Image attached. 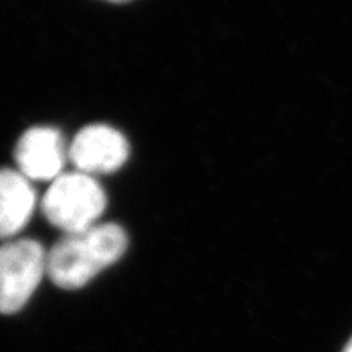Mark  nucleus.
<instances>
[{
    "label": "nucleus",
    "mask_w": 352,
    "mask_h": 352,
    "mask_svg": "<svg viewBox=\"0 0 352 352\" xmlns=\"http://www.w3.org/2000/svg\"><path fill=\"white\" fill-rule=\"evenodd\" d=\"M69 151L60 132L52 127H33L21 135L15 148L19 171L28 179L50 182L60 176Z\"/></svg>",
    "instance_id": "39448f33"
},
{
    "label": "nucleus",
    "mask_w": 352,
    "mask_h": 352,
    "mask_svg": "<svg viewBox=\"0 0 352 352\" xmlns=\"http://www.w3.org/2000/svg\"><path fill=\"white\" fill-rule=\"evenodd\" d=\"M129 145L120 131L104 124L83 127L69 147V157L80 173H109L127 160Z\"/></svg>",
    "instance_id": "20e7f679"
},
{
    "label": "nucleus",
    "mask_w": 352,
    "mask_h": 352,
    "mask_svg": "<svg viewBox=\"0 0 352 352\" xmlns=\"http://www.w3.org/2000/svg\"><path fill=\"white\" fill-rule=\"evenodd\" d=\"M36 196L32 183L16 170H0V239L23 230L32 217Z\"/></svg>",
    "instance_id": "423d86ee"
},
{
    "label": "nucleus",
    "mask_w": 352,
    "mask_h": 352,
    "mask_svg": "<svg viewBox=\"0 0 352 352\" xmlns=\"http://www.w3.org/2000/svg\"><path fill=\"white\" fill-rule=\"evenodd\" d=\"M342 352H352V338L349 341H347V344L344 346V349H342Z\"/></svg>",
    "instance_id": "0eeeda50"
},
{
    "label": "nucleus",
    "mask_w": 352,
    "mask_h": 352,
    "mask_svg": "<svg viewBox=\"0 0 352 352\" xmlns=\"http://www.w3.org/2000/svg\"><path fill=\"white\" fill-rule=\"evenodd\" d=\"M107 208V196L90 175L67 173L54 179L44 195L43 212L64 233H76L96 226Z\"/></svg>",
    "instance_id": "f03ea898"
},
{
    "label": "nucleus",
    "mask_w": 352,
    "mask_h": 352,
    "mask_svg": "<svg viewBox=\"0 0 352 352\" xmlns=\"http://www.w3.org/2000/svg\"><path fill=\"white\" fill-rule=\"evenodd\" d=\"M127 236L116 223L65 233L47 253V276L60 289H80L124 254Z\"/></svg>",
    "instance_id": "f257e3e1"
},
{
    "label": "nucleus",
    "mask_w": 352,
    "mask_h": 352,
    "mask_svg": "<svg viewBox=\"0 0 352 352\" xmlns=\"http://www.w3.org/2000/svg\"><path fill=\"white\" fill-rule=\"evenodd\" d=\"M113 2H122V0H113Z\"/></svg>",
    "instance_id": "6e6552de"
},
{
    "label": "nucleus",
    "mask_w": 352,
    "mask_h": 352,
    "mask_svg": "<svg viewBox=\"0 0 352 352\" xmlns=\"http://www.w3.org/2000/svg\"><path fill=\"white\" fill-rule=\"evenodd\" d=\"M47 274V253L34 240L0 246V314H15L26 305Z\"/></svg>",
    "instance_id": "7ed1b4c3"
}]
</instances>
